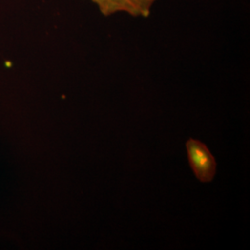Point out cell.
<instances>
[{
  "label": "cell",
  "mask_w": 250,
  "mask_h": 250,
  "mask_svg": "<svg viewBox=\"0 0 250 250\" xmlns=\"http://www.w3.org/2000/svg\"><path fill=\"white\" fill-rule=\"evenodd\" d=\"M101 13L109 16L116 12H126L134 17H147L156 0H91Z\"/></svg>",
  "instance_id": "obj_2"
},
{
  "label": "cell",
  "mask_w": 250,
  "mask_h": 250,
  "mask_svg": "<svg viewBox=\"0 0 250 250\" xmlns=\"http://www.w3.org/2000/svg\"><path fill=\"white\" fill-rule=\"evenodd\" d=\"M188 161L195 176L201 183H210L214 179L217 163L205 144L190 138L186 143Z\"/></svg>",
  "instance_id": "obj_1"
}]
</instances>
